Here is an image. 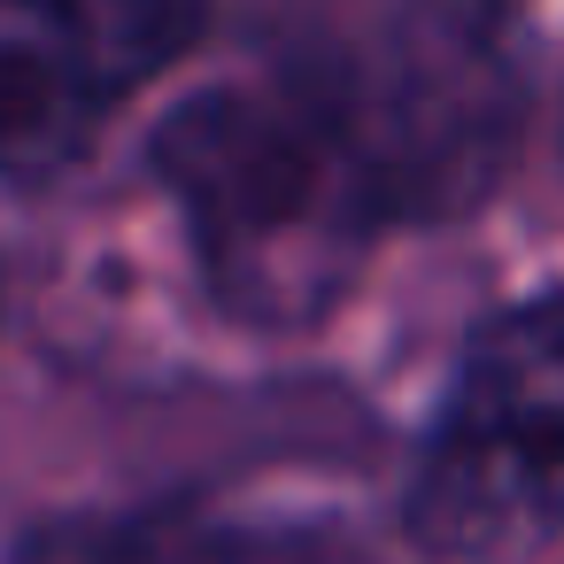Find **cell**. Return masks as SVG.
Listing matches in <instances>:
<instances>
[{
    "mask_svg": "<svg viewBox=\"0 0 564 564\" xmlns=\"http://www.w3.org/2000/svg\"><path fill=\"white\" fill-rule=\"evenodd\" d=\"M240 70L379 240L479 217L533 101L518 0H263Z\"/></svg>",
    "mask_w": 564,
    "mask_h": 564,
    "instance_id": "cell-1",
    "label": "cell"
},
{
    "mask_svg": "<svg viewBox=\"0 0 564 564\" xmlns=\"http://www.w3.org/2000/svg\"><path fill=\"white\" fill-rule=\"evenodd\" d=\"M148 171L178 209L209 302L248 333L325 325L387 248L248 70L186 94L155 124Z\"/></svg>",
    "mask_w": 564,
    "mask_h": 564,
    "instance_id": "cell-2",
    "label": "cell"
},
{
    "mask_svg": "<svg viewBox=\"0 0 564 564\" xmlns=\"http://www.w3.org/2000/svg\"><path fill=\"white\" fill-rule=\"evenodd\" d=\"M402 525L433 556L564 541V286L495 310L425 425Z\"/></svg>",
    "mask_w": 564,
    "mask_h": 564,
    "instance_id": "cell-3",
    "label": "cell"
},
{
    "mask_svg": "<svg viewBox=\"0 0 564 564\" xmlns=\"http://www.w3.org/2000/svg\"><path fill=\"white\" fill-rule=\"evenodd\" d=\"M202 32L209 0H0V178L70 171Z\"/></svg>",
    "mask_w": 564,
    "mask_h": 564,
    "instance_id": "cell-4",
    "label": "cell"
},
{
    "mask_svg": "<svg viewBox=\"0 0 564 564\" xmlns=\"http://www.w3.org/2000/svg\"><path fill=\"white\" fill-rule=\"evenodd\" d=\"M348 533L302 510H248L217 495H148L70 510L17 541L9 564H348Z\"/></svg>",
    "mask_w": 564,
    "mask_h": 564,
    "instance_id": "cell-5",
    "label": "cell"
}]
</instances>
